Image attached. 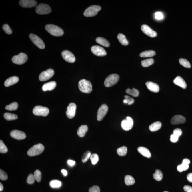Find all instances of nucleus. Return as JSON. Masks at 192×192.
<instances>
[{
	"label": "nucleus",
	"mask_w": 192,
	"mask_h": 192,
	"mask_svg": "<svg viewBox=\"0 0 192 192\" xmlns=\"http://www.w3.org/2000/svg\"><path fill=\"white\" fill-rule=\"evenodd\" d=\"M48 33L55 36H61L64 34L63 30L58 26L53 24H48L45 27Z\"/></svg>",
	"instance_id": "nucleus-1"
},
{
	"label": "nucleus",
	"mask_w": 192,
	"mask_h": 192,
	"mask_svg": "<svg viewBox=\"0 0 192 192\" xmlns=\"http://www.w3.org/2000/svg\"><path fill=\"white\" fill-rule=\"evenodd\" d=\"M80 91L85 93L89 94L92 91V85L90 81L85 79L80 80L78 83Z\"/></svg>",
	"instance_id": "nucleus-2"
},
{
	"label": "nucleus",
	"mask_w": 192,
	"mask_h": 192,
	"mask_svg": "<svg viewBox=\"0 0 192 192\" xmlns=\"http://www.w3.org/2000/svg\"><path fill=\"white\" fill-rule=\"evenodd\" d=\"M45 149L44 146L41 144H38L33 145L27 152V155L29 156L33 157L40 155Z\"/></svg>",
	"instance_id": "nucleus-3"
},
{
	"label": "nucleus",
	"mask_w": 192,
	"mask_h": 192,
	"mask_svg": "<svg viewBox=\"0 0 192 192\" xmlns=\"http://www.w3.org/2000/svg\"><path fill=\"white\" fill-rule=\"evenodd\" d=\"M120 77L117 74H113L109 75L104 81V85L106 87L113 86L118 82Z\"/></svg>",
	"instance_id": "nucleus-4"
},
{
	"label": "nucleus",
	"mask_w": 192,
	"mask_h": 192,
	"mask_svg": "<svg viewBox=\"0 0 192 192\" xmlns=\"http://www.w3.org/2000/svg\"><path fill=\"white\" fill-rule=\"evenodd\" d=\"M101 9V7L99 5H94L88 7L84 13V15L86 17H92L96 15Z\"/></svg>",
	"instance_id": "nucleus-5"
},
{
	"label": "nucleus",
	"mask_w": 192,
	"mask_h": 192,
	"mask_svg": "<svg viewBox=\"0 0 192 192\" xmlns=\"http://www.w3.org/2000/svg\"><path fill=\"white\" fill-rule=\"evenodd\" d=\"M33 113L35 115L46 116L49 113V109L46 107L37 106L33 109Z\"/></svg>",
	"instance_id": "nucleus-6"
},
{
	"label": "nucleus",
	"mask_w": 192,
	"mask_h": 192,
	"mask_svg": "<svg viewBox=\"0 0 192 192\" xmlns=\"http://www.w3.org/2000/svg\"><path fill=\"white\" fill-rule=\"evenodd\" d=\"M28 59V57L26 54L20 53L19 54L13 57V63L17 65H21L26 63Z\"/></svg>",
	"instance_id": "nucleus-7"
},
{
	"label": "nucleus",
	"mask_w": 192,
	"mask_h": 192,
	"mask_svg": "<svg viewBox=\"0 0 192 192\" xmlns=\"http://www.w3.org/2000/svg\"><path fill=\"white\" fill-rule=\"evenodd\" d=\"M36 12L39 14H47L51 12V9L47 4H40L36 8Z\"/></svg>",
	"instance_id": "nucleus-8"
},
{
	"label": "nucleus",
	"mask_w": 192,
	"mask_h": 192,
	"mask_svg": "<svg viewBox=\"0 0 192 192\" xmlns=\"http://www.w3.org/2000/svg\"><path fill=\"white\" fill-rule=\"evenodd\" d=\"M29 37L32 42L39 49H45V46L44 42L39 36L31 33L29 35Z\"/></svg>",
	"instance_id": "nucleus-9"
},
{
	"label": "nucleus",
	"mask_w": 192,
	"mask_h": 192,
	"mask_svg": "<svg viewBox=\"0 0 192 192\" xmlns=\"http://www.w3.org/2000/svg\"><path fill=\"white\" fill-rule=\"evenodd\" d=\"M54 71L52 69H49L40 74L39 77L40 81H45L51 79L54 75Z\"/></svg>",
	"instance_id": "nucleus-10"
},
{
	"label": "nucleus",
	"mask_w": 192,
	"mask_h": 192,
	"mask_svg": "<svg viewBox=\"0 0 192 192\" xmlns=\"http://www.w3.org/2000/svg\"><path fill=\"white\" fill-rule=\"evenodd\" d=\"M108 107L107 105L103 104L99 108L97 113V119L99 121H101L107 114Z\"/></svg>",
	"instance_id": "nucleus-11"
},
{
	"label": "nucleus",
	"mask_w": 192,
	"mask_h": 192,
	"mask_svg": "<svg viewBox=\"0 0 192 192\" xmlns=\"http://www.w3.org/2000/svg\"><path fill=\"white\" fill-rule=\"evenodd\" d=\"M133 119L129 116L126 117L125 120L122 121L121 123L122 128L125 131L130 130L133 127Z\"/></svg>",
	"instance_id": "nucleus-12"
},
{
	"label": "nucleus",
	"mask_w": 192,
	"mask_h": 192,
	"mask_svg": "<svg viewBox=\"0 0 192 192\" xmlns=\"http://www.w3.org/2000/svg\"><path fill=\"white\" fill-rule=\"evenodd\" d=\"M62 56L64 60L70 63H73L75 62V58L72 52L68 50L63 51L62 52Z\"/></svg>",
	"instance_id": "nucleus-13"
},
{
	"label": "nucleus",
	"mask_w": 192,
	"mask_h": 192,
	"mask_svg": "<svg viewBox=\"0 0 192 192\" xmlns=\"http://www.w3.org/2000/svg\"><path fill=\"white\" fill-rule=\"evenodd\" d=\"M77 106L74 103H71L67 107L66 114L69 119H72L75 117L76 113Z\"/></svg>",
	"instance_id": "nucleus-14"
},
{
	"label": "nucleus",
	"mask_w": 192,
	"mask_h": 192,
	"mask_svg": "<svg viewBox=\"0 0 192 192\" xmlns=\"http://www.w3.org/2000/svg\"><path fill=\"white\" fill-rule=\"evenodd\" d=\"M91 51L94 55L98 56H105L107 54L104 48L99 46H92L91 48Z\"/></svg>",
	"instance_id": "nucleus-15"
},
{
	"label": "nucleus",
	"mask_w": 192,
	"mask_h": 192,
	"mask_svg": "<svg viewBox=\"0 0 192 192\" xmlns=\"http://www.w3.org/2000/svg\"><path fill=\"white\" fill-rule=\"evenodd\" d=\"M142 31L145 34L151 37H155L157 36L156 32L154 31L147 25L143 24L141 27Z\"/></svg>",
	"instance_id": "nucleus-16"
},
{
	"label": "nucleus",
	"mask_w": 192,
	"mask_h": 192,
	"mask_svg": "<svg viewBox=\"0 0 192 192\" xmlns=\"http://www.w3.org/2000/svg\"><path fill=\"white\" fill-rule=\"evenodd\" d=\"M10 135L14 139L17 140H22L26 137L25 133L24 132L18 130H14L11 131L10 133Z\"/></svg>",
	"instance_id": "nucleus-17"
},
{
	"label": "nucleus",
	"mask_w": 192,
	"mask_h": 192,
	"mask_svg": "<svg viewBox=\"0 0 192 192\" xmlns=\"http://www.w3.org/2000/svg\"><path fill=\"white\" fill-rule=\"evenodd\" d=\"M20 5L26 8H31L36 6L37 3L34 0H21L19 1Z\"/></svg>",
	"instance_id": "nucleus-18"
},
{
	"label": "nucleus",
	"mask_w": 192,
	"mask_h": 192,
	"mask_svg": "<svg viewBox=\"0 0 192 192\" xmlns=\"http://www.w3.org/2000/svg\"><path fill=\"white\" fill-rule=\"evenodd\" d=\"M185 122L186 119L184 116L180 115H176L171 119V124L175 125L183 124Z\"/></svg>",
	"instance_id": "nucleus-19"
},
{
	"label": "nucleus",
	"mask_w": 192,
	"mask_h": 192,
	"mask_svg": "<svg viewBox=\"0 0 192 192\" xmlns=\"http://www.w3.org/2000/svg\"><path fill=\"white\" fill-rule=\"evenodd\" d=\"M147 88L150 91L154 93H158L159 91V87L157 84L155 83L148 81L145 83Z\"/></svg>",
	"instance_id": "nucleus-20"
},
{
	"label": "nucleus",
	"mask_w": 192,
	"mask_h": 192,
	"mask_svg": "<svg viewBox=\"0 0 192 192\" xmlns=\"http://www.w3.org/2000/svg\"><path fill=\"white\" fill-rule=\"evenodd\" d=\"M173 83L175 85L181 87V88L185 89L187 88V85L185 81L181 77L177 76L173 81Z\"/></svg>",
	"instance_id": "nucleus-21"
},
{
	"label": "nucleus",
	"mask_w": 192,
	"mask_h": 192,
	"mask_svg": "<svg viewBox=\"0 0 192 192\" xmlns=\"http://www.w3.org/2000/svg\"><path fill=\"white\" fill-rule=\"evenodd\" d=\"M56 82L55 81H51L45 84L42 87V89L45 91H52L56 88Z\"/></svg>",
	"instance_id": "nucleus-22"
},
{
	"label": "nucleus",
	"mask_w": 192,
	"mask_h": 192,
	"mask_svg": "<svg viewBox=\"0 0 192 192\" xmlns=\"http://www.w3.org/2000/svg\"><path fill=\"white\" fill-rule=\"evenodd\" d=\"M19 78L17 76L11 77L8 78L4 82V85L5 87H8L14 84L17 83L18 82Z\"/></svg>",
	"instance_id": "nucleus-23"
},
{
	"label": "nucleus",
	"mask_w": 192,
	"mask_h": 192,
	"mask_svg": "<svg viewBox=\"0 0 192 192\" xmlns=\"http://www.w3.org/2000/svg\"><path fill=\"white\" fill-rule=\"evenodd\" d=\"M137 150L138 152L144 157L147 158L151 157V152L147 148L143 147H140L138 148Z\"/></svg>",
	"instance_id": "nucleus-24"
},
{
	"label": "nucleus",
	"mask_w": 192,
	"mask_h": 192,
	"mask_svg": "<svg viewBox=\"0 0 192 192\" xmlns=\"http://www.w3.org/2000/svg\"><path fill=\"white\" fill-rule=\"evenodd\" d=\"M88 127L86 125H83L80 126L77 131V134L80 137H83L88 131Z\"/></svg>",
	"instance_id": "nucleus-25"
},
{
	"label": "nucleus",
	"mask_w": 192,
	"mask_h": 192,
	"mask_svg": "<svg viewBox=\"0 0 192 192\" xmlns=\"http://www.w3.org/2000/svg\"><path fill=\"white\" fill-rule=\"evenodd\" d=\"M97 43L101 45L104 46L105 47H109L110 46V44L108 41L106 40L104 38L101 37H97L96 40Z\"/></svg>",
	"instance_id": "nucleus-26"
},
{
	"label": "nucleus",
	"mask_w": 192,
	"mask_h": 192,
	"mask_svg": "<svg viewBox=\"0 0 192 192\" xmlns=\"http://www.w3.org/2000/svg\"><path fill=\"white\" fill-rule=\"evenodd\" d=\"M161 127V122L157 121L155 122L150 125L149 126V130L152 132H155L159 130Z\"/></svg>",
	"instance_id": "nucleus-27"
},
{
	"label": "nucleus",
	"mask_w": 192,
	"mask_h": 192,
	"mask_svg": "<svg viewBox=\"0 0 192 192\" xmlns=\"http://www.w3.org/2000/svg\"><path fill=\"white\" fill-rule=\"evenodd\" d=\"M117 39L120 43L123 45L127 46L129 44V42L124 35L122 33H119L118 35Z\"/></svg>",
	"instance_id": "nucleus-28"
},
{
	"label": "nucleus",
	"mask_w": 192,
	"mask_h": 192,
	"mask_svg": "<svg viewBox=\"0 0 192 192\" xmlns=\"http://www.w3.org/2000/svg\"><path fill=\"white\" fill-rule=\"evenodd\" d=\"M156 53L153 50L146 51L141 53L140 56L141 57H150L155 56Z\"/></svg>",
	"instance_id": "nucleus-29"
},
{
	"label": "nucleus",
	"mask_w": 192,
	"mask_h": 192,
	"mask_svg": "<svg viewBox=\"0 0 192 192\" xmlns=\"http://www.w3.org/2000/svg\"><path fill=\"white\" fill-rule=\"evenodd\" d=\"M125 182L126 185L130 186L135 184V180L132 176L127 175L125 177Z\"/></svg>",
	"instance_id": "nucleus-30"
},
{
	"label": "nucleus",
	"mask_w": 192,
	"mask_h": 192,
	"mask_svg": "<svg viewBox=\"0 0 192 192\" xmlns=\"http://www.w3.org/2000/svg\"><path fill=\"white\" fill-rule=\"evenodd\" d=\"M4 117L6 120L8 121L15 120L18 118L17 115L9 113H4Z\"/></svg>",
	"instance_id": "nucleus-31"
},
{
	"label": "nucleus",
	"mask_w": 192,
	"mask_h": 192,
	"mask_svg": "<svg viewBox=\"0 0 192 192\" xmlns=\"http://www.w3.org/2000/svg\"><path fill=\"white\" fill-rule=\"evenodd\" d=\"M126 93L135 97H137L139 94V91L135 88H133L132 89L128 88L126 90Z\"/></svg>",
	"instance_id": "nucleus-32"
},
{
	"label": "nucleus",
	"mask_w": 192,
	"mask_h": 192,
	"mask_svg": "<svg viewBox=\"0 0 192 192\" xmlns=\"http://www.w3.org/2000/svg\"><path fill=\"white\" fill-rule=\"evenodd\" d=\"M163 176L162 172L159 169L156 170L155 173L153 174V178L158 181H160L162 180Z\"/></svg>",
	"instance_id": "nucleus-33"
},
{
	"label": "nucleus",
	"mask_w": 192,
	"mask_h": 192,
	"mask_svg": "<svg viewBox=\"0 0 192 192\" xmlns=\"http://www.w3.org/2000/svg\"><path fill=\"white\" fill-rule=\"evenodd\" d=\"M127 147L123 146L121 147L118 148L117 150V152L118 155L121 156H125L127 154Z\"/></svg>",
	"instance_id": "nucleus-34"
},
{
	"label": "nucleus",
	"mask_w": 192,
	"mask_h": 192,
	"mask_svg": "<svg viewBox=\"0 0 192 192\" xmlns=\"http://www.w3.org/2000/svg\"><path fill=\"white\" fill-rule=\"evenodd\" d=\"M49 185L53 188H59L62 185V183L58 180H52L49 182Z\"/></svg>",
	"instance_id": "nucleus-35"
},
{
	"label": "nucleus",
	"mask_w": 192,
	"mask_h": 192,
	"mask_svg": "<svg viewBox=\"0 0 192 192\" xmlns=\"http://www.w3.org/2000/svg\"><path fill=\"white\" fill-rule=\"evenodd\" d=\"M154 63V59H145L141 61L142 65L143 67H147L151 66Z\"/></svg>",
	"instance_id": "nucleus-36"
},
{
	"label": "nucleus",
	"mask_w": 192,
	"mask_h": 192,
	"mask_svg": "<svg viewBox=\"0 0 192 192\" xmlns=\"http://www.w3.org/2000/svg\"><path fill=\"white\" fill-rule=\"evenodd\" d=\"M18 107V104L17 102H13L11 104L6 106L5 109L9 111H13L17 110Z\"/></svg>",
	"instance_id": "nucleus-37"
},
{
	"label": "nucleus",
	"mask_w": 192,
	"mask_h": 192,
	"mask_svg": "<svg viewBox=\"0 0 192 192\" xmlns=\"http://www.w3.org/2000/svg\"><path fill=\"white\" fill-rule=\"evenodd\" d=\"M189 168V165L187 164L182 163L180 165L177 166V171L180 172H183V171H187Z\"/></svg>",
	"instance_id": "nucleus-38"
},
{
	"label": "nucleus",
	"mask_w": 192,
	"mask_h": 192,
	"mask_svg": "<svg viewBox=\"0 0 192 192\" xmlns=\"http://www.w3.org/2000/svg\"><path fill=\"white\" fill-rule=\"evenodd\" d=\"M179 62L181 65L187 68H191V65L190 62L187 59H180Z\"/></svg>",
	"instance_id": "nucleus-39"
},
{
	"label": "nucleus",
	"mask_w": 192,
	"mask_h": 192,
	"mask_svg": "<svg viewBox=\"0 0 192 192\" xmlns=\"http://www.w3.org/2000/svg\"><path fill=\"white\" fill-rule=\"evenodd\" d=\"M8 152V149L4 143L3 141H0V152L1 153H5Z\"/></svg>",
	"instance_id": "nucleus-40"
},
{
	"label": "nucleus",
	"mask_w": 192,
	"mask_h": 192,
	"mask_svg": "<svg viewBox=\"0 0 192 192\" xmlns=\"http://www.w3.org/2000/svg\"><path fill=\"white\" fill-rule=\"evenodd\" d=\"M125 99L123 100V102L125 104H128L129 105H130L133 104L134 103L135 100L132 97L127 95L125 96Z\"/></svg>",
	"instance_id": "nucleus-41"
},
{
	"label": "nucleus",
	"mask_w": 192,
	"mask_h": 192,
	"mask_svg": "<svg viewBox=\"0 0 192 192\" xmlns=\"http://www.w3.org/2000/svg\"><path fill=\"white\" fill-rule=\"evenodd\" d=\"M91 153L89 151H87L84 153L83 155L82 161L83 163H85L91 157Z\"/></svg>",
	"instance_id": "nucleus-42"
},
{
	"label": "nucleus",
	"mask_w": 192,
	"mask_h": 192,
	"mask_svg": "<svg viewBox=\"0 0 192 192\" xmlns=\"http://www.w3.org/2000/svg\"><path fill=\"white\" fill-rule=\"evenodd\" d=\"M35 179L38 182H40L41 179V173L39 170H36L34 173Z\"/></svg>",
	"instance_id": "nucleus-43"
},
{
	"label": "nucleus",
	"mask_w": 192,
	"mask_h": 192,
	"mask_svg": "<svg viewBox=\"0 0 192 192\" xmlns=\"http://www.w3.org/2000/svg\"><path fill=\"white\" fill-rule=\"evenodd\" d=\"M90 159L93 165H95L99 161V157L97 154H93V155H91Z\"/></svg>",
	"instance_id": "nucleus-44"
},
{
	"label": "nucleus",
	"mask_w": 192,
	"mask_h": 192,
	"mask_svg": "<svg viewBox=\"0 0 192 192\" xmlns=\"http://www.w3.org/2000/svg\"><path fill=\"white\" fill-rule=\"evenodd\" d=\"M35 180V177L34 175L32 174H30L29 175L27 179V183L29 184H32L34 183Z\"/></svg>",
	"instance_id": "nucleus-45"
},
{
	"label": "nucleus",
	"mask_w": 192,
	"mask_h": 192,
	"mask_svg": "<svg viewBox=\"0 0 192 192\" xmlns=\"http://www.w3.org/2000/svg\"><path fill=\"white\" fill-rule=\"evenodd\" d=\"M3 29L7 34H11L12 33V30L8 24H4L3 26Z\"/></svg>",
	"instance_id": "nucleus-46"
},
{
	"label": "nucleus",
	"mask_w": 192,
	"mask_h": 192,
	"mask_svg": "<svg viewBox=\"0 0 192 192\" xmlns=\"http://www.w3.org/2000/svg\"><path fill=\"white\" fill-rule=\"evenodd\" d=\"M8 177L5 171H3L2 170H0V179L2 180H6L8 179Z\"/></svg>",
	"instance_id": "nucleus-47"
},
{
	"label": "nucleus",
	"mask_w": 192,
	"mask_h": 192,
	"mask_svg": "<svg viewBox=\"0 0 192 192\" xmlns=\"http://www.w3.org/2000/svg\"><path fill=\"white\" fill-rule=\"evenodd\" d=\"M89 192H100V187L97 186H93L89 189Z\"/></svg>",
	"instance_id": "nucleus-48"
},
{
	"label": "nucleus",
	"mask_w": 192,
	"mask_h": 192,
	"mask_svg": "<svg viewBox=\"0 0 192 192\" xmlns=\"http://www.w3.org/2000/svg\"><path fill=\"white\" fill-rule=\"evenodd\" d=\"M179 138L178 136L173 134L170 137V140L173 143H176L178 141Z\"/></svg>",
	"instance_id": "nucleus-49"
},
{
	"label": "nucleus",
	"mask_w": 192,
	"mask_h": 192,
	"mask_svg": "<svg viewBox=\"0 0 192 192\" xmlns=\"http://www.w3.org/2000/svg\"><path fill=\"white\" fill-rule=\"evenodd\" d=\"M155 19L157 20H160L163 18L164 16L162 13L157 12L155 13Z\"/></svg>",
	"instance_id": "nucleus-50"
},
{
	"label": "nucleus",
	"mask_w": 192,
	"mask_h": 192,
	"mask_svg": "<svg viewBox=\"0 0 192 192\" xmlns=\"http://www.w3.org/2000/svg\"><path fill=\"white\" fill-rule=\"evenodd\" d=\"M174 135H176V136H178V137L181 136L182 134V131L181 129L177 128L173 131V133Z\"/></svg>",
	"instance_id": "nucleus-51"
},
{
	"label": "nucleus",
	"mask_w": 192,
	"mask_h": 192,
	"mask_svg": "<svg viewBox=\"0 0 192 192\" xmlns=\"http://www.w3.org/2000/svg\"><path fill=\"white\" fill-rule=\"evenodd\" d=\"M184 191L187 192H192V187L189 185H185L184 187Z\"/></svg>",
	"instance_id": "nucleus-52"
},
{
	"label": "nucleus",
	"mask_w": 192,
	"mask_h": 192,
	"mask_svg": "<svg viewBox=\"0 0 192 192\" xmlns=\"http://www.w3.org/2000/svg\"><path fill=\"white\" fill-rule=\"evenodd\" d=\"M187 180L190 183H192V173H190L187 176Z\"/></svg>",
	"instance_id": "nucleus-53"
},
{
	"label": "nucleus",
	"mask_w": 192,
	"mask_h": 192,
	"mask_svg": "<svg viewBox=\"0 0 192 192\" xmlns=\"http://www.w3.org/2000/svg\"><path fill=\"white\" fill-rule=\"evenodd\" d=\"M67 163L68 165L71 166H73L75 164V161L71 160H68Z\"/></svg>",
	"instance_id": "nucleus-54"
},
{
	"label": "nucleus",
	"mask_w": 192,
	"mask_h": 192,
	"mask_svg": "<svg viewBox=\"0 0 192 192\" xmlns=\"http://www.w3.org/2000/svg\"><path fill=\"white\" fill-rule=\"evenodd\" d=\"M190 163V160L188 159H187V158H185V159H183L182 162V163H183L187 164V165H189Z\"/></svg>",
	"instance_id": "nucleus-55"
},
{
	"label": "nucleus",
	"mask_w": 192,
	"mask_h": 192,
	"mask_svg": "<svg viewBox=\"0 0 192 192\" xmlns=\"http://www.w3.org/2000/svg\"><path fill=\"white\" fill-rule=\"evenodd\" d=\"M62 173L63 174V175L65 176H66L67 175V171H66V170L65 169H63L62 170Z\"/></svg>",
	"instance_id": "nucleus-56"
},
{
	"label": "nucleus",
	"mask_w": 192,
	"mask_h": 192,
	"mask_svg": "<svg viewBox=\"0 0 192 192\" xmlns=\"http://www.w3.org/2000/svg\"><path fill=\"white\" fill-rule=\"evenodd\" d=\"M4 187L3 185L1 183H0V191H2L3 190Z\"/></svg>",
	"instance_id": "nucleus-57"
},
{
	"label": "nucleus",
	"mask_w": 192,
	"mask_h": 192,
	"mask_svg": "<svg viewBox=\"0 0 192 192\" xmlns=\"http://www.w3.org/2000/svg\"><path fill=\"white\" fill-rule=\"evenodd\" d=\"M163 192H169L167 191H164Z\"/></svg>",
	"instance_id": "nucleus-58"
}]
</instances>
